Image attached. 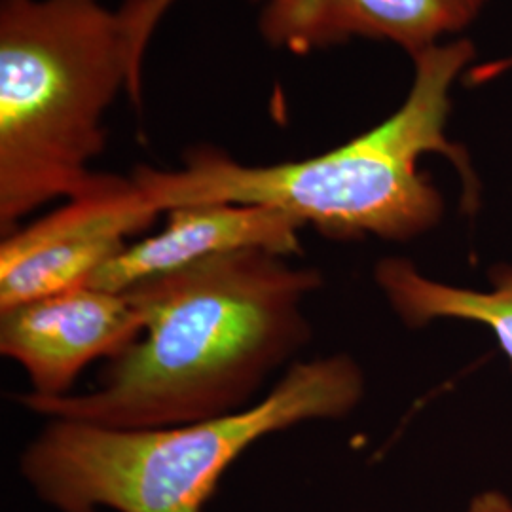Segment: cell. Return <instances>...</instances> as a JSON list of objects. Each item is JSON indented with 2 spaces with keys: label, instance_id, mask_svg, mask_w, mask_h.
Here are the masks:
<instances>
[{
  "label": "cell",
  "instance_id": "cell-1",
  "mask_svg": "<svg viewBox=\"0 0 512 512\" xmlns=\"http://www.w3.org/2000/svg\"><path fill=\"white\" fill-rule=\"evenodd\" d=\"M287 258L245 249L131 287L143 332L110 359L97 389L25 393L19 403L50 420L112 429L173 427L249 408L310 342L304 304L323 279Z\"/></svg>",
  "mask_w": 512,
  "mask_h": 512
},
{
  "label": "cell",
  "instance_id": "cell-2",
  "mask_svg": "<svg viewBox=\"0 0 512 512\" xmlns=\"http://www.w3.org/2000/svg\"><path fill=\"white\" fill-rule=\"evenodd\" d=\"M473 59L469 38L416 55L403 105L376 128L319 156L256 165L198 147L177 169L139 165L131 177L162 215L194 203H241L283 211L329 238H416L437 226L444 211L437 186L420 171L425 154L446 156L469 200L475 198L467 152L446 137L454 84Z\"/></svg>",
  "mask_w": 512,
  "mask_h": 512
},
{
  "label": "cell",
  "instance_id": "cell-3",
  "mask_svg": "<svg viewBox=\"0 0 512 512\" xmlns=\"http://www.w3.org/2000/svg\"><path fill=\"white\" fill-rule=\"evenodd\" d=\"M145 63L120 8L101 0H0V234L92 186L105 120L139 103Z\"/></svg>",
  "mask_w": 512,
  "mask_h": 512
},
{
  "label": "cell",
  "instance_id": "cell-4",
  "mask_svg": "<svg viewBox=\"0 0 512 512\" xmlns=\"http://www.w3.org/2000/svg\"><path fill=\"white\" fill-rule=\"evenodd\" d=\"M363 397L346 355L293 363L249 408L215 420L112 429L52 420L21 456V475L61 512H202L236 459L298 423L342 418Z\"/></svg>",
  "mask_w": 512,
  "mask_h": 512
},
{
  "label": "cell",
  "instance_id": "cell-5",
  "mask_svg": "<svg viewBox=\"0 0 512 512\" xmlns=\"http://www.w3.org/2000/svg\"><path fill=\"white\" fill-rule=\"evenodd\" d=\"M162 213L133 181L97 173L90 188L0 243V311L86 285Z\"/></svg>",
  "mask_w": 512,
  "mask_h": 512
},
{
  "label": "cell",
  "instance_id": "cell-6",
  "mask_svg": "<svg viewBox=\"0 0 512 512\" xmlns=\"http://www.w3.org/2000/svg\"><path fill=\"white\" fill-rule=\"evenodd\" d=\"M141 332L128 294L90 285L0 311V353L25 370L37 397L69 395L86 366L114 359Z\"/></svg>",
  "mask_w": 512,
  "mask_h": 512
},
{
  "label": "cell",
  "instance_id": "cell-7",
  "mask_svg": "<svg viewBox=\"0 0 512 512\" xmlns=\"http://www.w3.org/2000/svg\"><path fill=\"white\" fill-rule=\"evenodd\" d=\"M488 0H264L258 33L279 52L308 55L355 38L389 42L414 59L475 23Z\"/></svg>",
  "mask_w": 512,
  "mask_h": 512
},
{
  "label": "cell",
  "instance_id": "cell-8",
  "mask_svg": "<svg viewBox=\"0 0 512 512\" xmlns=\"http://www.w3.org/2000/svg\"><path fill=\"white\" fill-rule=\"evenodd\" d=\"M165 215L167 222L158 234L129 243L86 285L110 293H126L147 279L183 270L213 256L245 249H262L281 256L302 251L300 232L306 226L270 207L194 203L175 207Z\"/></svg>",
  "mask_w": 512,
  "mask_h": 512
},
{
  "label": "cell",
  "instance_id": "cell-9",
  "mask_svg": "<svg viewBox=\"0 0 512 512\" xmlns=\"http://www.w3.org/2000/svg\"><path fill=\"white\" fill-rule=\"evenodd\" d=\"M492 293H473L431 281L406 258H385L376 281L406 325L420 327L440 317L478 321L492 327L512 361V266L494 275Z\"/></svg>",
  "mask_w": 512,
  "mask_h": 512
},
{
  "label": "cell",
  "instance_id": "cell-10",
  "mask_svg": "<svg viewBox=\"0 0 512 512\" xmlns=\"http://www.w3.org/2000/svg\"><path fill=\"white\" fill-rule=\"evenodd\" d=\"M179 0H124L120 6L122 12L128 19L129 31L135 40V48L139 50V55L145 59L147 55L148 42L162 23L167 10L175 6ZM262 4L264 0H251Z\"/></svg>",
  "mask_w": 512,
  "mask_h": 512
},
{
  "label": "cell",
  "instance_id": "cell-11",
  "mask_svg": "<svg viewBox=\"0 0 512 512\" xmlns=\"http://www.w3.org/2000/svg\"><path fill=\"white\" fill-rule=\"evenodd\" d=\"M469 512H512V503L505 495L486 492L476 497L469 507Z\"/></svg>",
  "mask_w": 512,
  "mask_h": 512
}]
</instances>
